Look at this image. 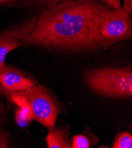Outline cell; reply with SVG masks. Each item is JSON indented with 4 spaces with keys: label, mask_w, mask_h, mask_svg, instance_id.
<instances>
[{
    "label": "cell",
    "mask_w": 132,
    "mask_h": 148,
    "mask_svg": "<svg viewBox=\"0 0 132 148\" xmlns=\"http://www.w3.org/2000/svg\"><path fill=\"white\" fill-rule=\"evenodd\" d=\"M38 84L37 80L18 68L5 64L0 67V98L26 90Z\"/></svg>",
    "instance_id": "5b68a950"
},
{
    "label": "cell",
    "mask_w": 132,
    "mask_h": 148,
    "mask_svg": "<svg viewBox=\"0 0 132 148\" xmlns=\"http://www.w3.org/2000/svg\"><path fill=\"white\" fill-rule=\"evenodd\" d=\"M106 6L111 9H117L122 7L121 0H101Z\"/></svg>",
    "instance_id": "5bb4252c"
},
{
    "label": "cell",
    "mask_w": 132,
    "mask_h": 148,
    "mask_svg": "<svg viewBox=\"0 0 132 148\" xmlns=\"http://www.w3.org/2000/svg\"><path fill=\"white\" fill-rule=\"evenodd\" d=\"M25 1L30 3L45 5L48 8H51L59 3L61 0H25Z\"/></svg>",
    "instance_id": "4fadbf2b"
},
{
    "label": "cell",
    "mask_w": 132,
    "mask_h": 148,
    "mask_svg": "<svg viewBox=\"0 0 132 148\" xmlns=\"http://www.w3.org/2000/svg\"><path fill=\"white\" fill-rule=\"evenodd\" d=\"M4 109H5L3 103L1 101H0V114H3L4 112Z\"/></svg>",
    "instance_id": "e0dca14e"
},
{
    "label": "cell",
    "mask_w": 132,
    "mask_h": 148,
    "mask_svg": "<svg viewBox=\"0 0 132 148\" xmlns=\"http://www.w3.org/2000/svg\"><path fill=\"white\" fill-rule=\"evenodd\" d=\"M112 148H131L132 134L129 131L119 133L115 136L111 146Z\"/></svg>",
    "instance_id": "8fae6325"
},
{
    "label": "cell",
    "mask_w": 132,
    "mask_h": 148,
    "mask_svg": "<svg viewBox=\"0 0 132 148\" xmlns=\"http://www.w3.org/2000/svg\"><path fill=\"white\" fill-rule=\"evenodd\" d=\"M14 0H0V5L5 4H10Z\"/></svg>",
    "instance_id": "2e32d148"
},
{
    "label": "cell",
    "mask_w": 132,
    "mask_h": 148,
    "mask_svg": "<svg viewBox=\"0 0 132 148\" xmlns=\"http://www.w3.org/2000/svg\"><path fill=\"white\" fill-rule=\"evenodd\" d=\"M70 127L69 125H61L48 131L45 138L48 148H71L69 139Z\"/></svg>",
    "instance_id": "8992f818"
},
{
    "label": "cell",
    "mask_w": 132,
    "mask_h": 148,
    "mask_svg": "<svg viewBox=\"0 0 132 148\" xmlns=\"http://www.w3.org/2000/svg\"><path fill=\"white\" fill-rule=\"evenodd\" d=\"M109 8L97 0H61L44 10L22 46L59 51L92 52L101 49V13Z\"/></svg>",
    "instance_id": "6da1fadb"
},
{
    "label": "cell",
    "mask_w": 132,
    "mask_h": 148,
    "mask_svg": "<svg viewBox=\"0 0 132 148\" xmlns=\"http://www.w3.org/2000/svg\"><path fill=\"white\" fill-rule=\"evenodd\" d=\"M11 144V140L8 133L0 128V148H9Z\"/></svg>",
    "instance_id": "7c38bea8"
},
{
    "label": "cell",
    "mask_w": 132,
    "mask_h": 148,
    "mask_svg": "<svg viewBox=\"0 0 132 148\" xmlns=\"http://www.w3.org/2000/svg\"><path fill=\"white\" fill-rule=\"evenodd\" d=\"M100 35L103 51L116 43L132 38L131 19L122 8H107L101 13Z\"/></svg>",
    "instance_id": "277c9868"
},
{
    "label": "cell",
    "mask_w": 132,
    "mask_h": 148,
    "mask_svg": "<svg viewBox=\"0 0 132 148\" xmlns=\"http://www.w3.org/2000/svg\"><path fill=\"white\" fill-rule=\"evenodd\" d=\"M100 139L91 132L89 127H85L81 134H77L70 140L71 148H90L96 145Z\"/></svg>",
    "instance_id": "ba28073f"
},
{
    "label": "cell",
    "mask_w": 132,
    "mask_h": 148,
    "mask_svg": "<svg viewBox=\"0 0 132 148\" xmlns=\"http://www.w3.org/2000/svg\"><path fill=\"white\" fill-rule=\"evenodd\" d=\"M75 1H79V0H75Z\"/></svg>",
    "instance_id": "ac0fdd59"
},
{
    "label": "cell",
    "mask_w": 132,
    "mask_h": 148,
    "mask_svg": "<svg viewBox=\"0 0 132 148\" xmlns=\"http://www.w3.org/2000/svg\"><path fill=\"white\" fill-rule=\"evenodd\" d=\"M82 78L87 87L100 96L114 99L132 96L131 67H98L86 71Z\"/></svg>",
    "instance_id": "7a4b0ae2"
},
{
    "label": "cell",
    "mask_w": 132,
    "mask_h": 148,
    "mask_svg": "<svg viewBox=\"0 0 132 148\" xmlns=\"http://www.w3.org/2000/svg\"><path fill=\"white\" fill-rule=\"evenodd\" d=\"M33 120L32 113L26 106H20L15 111V121L17 125L24 128L28 126Z\"/></svg>",
    "instance_id": "30bf717a"
},
{
    "label": "cell",
    "mask_w": 132,
    "mask_h": 148,
    "mask_svg": "<svg viewBox=\"0 0 132 148\" xmlns=\"http://www.w3.org/2000/svg\"><path fill=\"white\" fill-rule=\"evenodd\" d=\"M7 98L20 106L30 110L33 120L50 131L55 127L59 114L62 112V105L50 89L37 84L28 89L11 94Z\"/></svg>",
    "instance_id": "3957f363"
},
{
    "label": "cell",
    "mask_w": 132,
    "mask_h": 148,
    "mask_svg": "<svg viewBox=\"0 0 132 148\" xmlns=\"http://www.w3.org/2000/svg\"><path fill=\"white\" fill-rule=\"evenodd\" d=\"M22 46L20 41L0 33V67L4 66L7 54L11 51Z\"/></svg>",
    "instance_id": "9c48e42d"
},
{
    "label": "cell",
    "mask_w": 132,
    "mask_h": 148,
    "mask_svg": "<svg viewBox=\"0 0 132 148\" xmlns=\"http://www.w3.org/2000/svg\"><path fill=\"white\" fill-rule=\"evenodd\" d=\"M122 7L127 12L131 19L132 15V0H123V4Z\"/></svg>",
    "instance_id": "9a60e30c"
},
{
    "label": "cell",
    "mask_w": 132,
    "mask_h": 148,
    "mask_svg": "<svg viewBox=\"0 0 132 148\" xmlns=\"http://www.w3.org/2000/svg\"><path fill=\"white\" fill-rule=\"evenodd\" d=\"M37 18V16H33L30 18L23 21L20 23L3 29L1 33L18 40L21 43L29 37L33 31Z\"/></svg>",
    "instance_id": "52a82bcc"
}]
</instances>
